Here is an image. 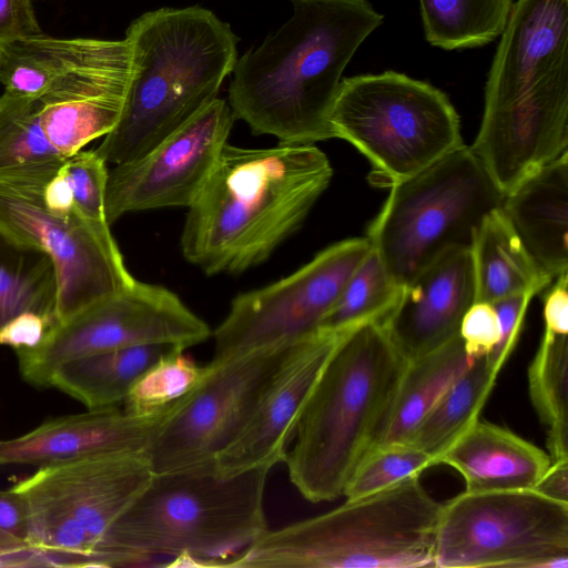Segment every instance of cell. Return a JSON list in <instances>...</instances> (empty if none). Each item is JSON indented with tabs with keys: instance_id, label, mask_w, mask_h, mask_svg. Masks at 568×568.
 <instances>
[{
	"instance_id": "1",
	"label": "cell",
	"mask_w": 568,
	"mask_h": 568,
	"mask_svg": "<svg viewBox=\"0 0 568 568\" xmlns=\"http://www.w3.org/2000/svg\"><path fill=\"white\" fill-rule=\"evenodd\" d=\"M293 13L239 58L229 87L234 119L284 144L333 139L342 73L383 22L367 0H290Z\"/></svg>"
},
{
	"instance_id": "2",
	"label": "cell",
	"mask_w": 568,
	"mask_h": 568,
	"mask_svg": "<svg viewBox=\"0 0 568 568\" xmlns=\"http://www.w3.org/2000/svg\"><path fill=\"white\" fill-rule=\"evenodd\" d=\"M332 175L327 156L314 144L227 142L187 207L183 256L207 275L263 263L301 227Z\"/></svg>"
},
{
	"instance_id": "3",
	"label": "cell",
	"mask_w": 568,
	"mask_h": 568,
	"mask_svg": "<svg viewBox=\"0 0 568 568\" xmlns=\"http://www.w3.org/2000/svg\"><path fill=\"white\" fill-rule=\"evenodd\" d=\"M124 39L131 72L123 109L95 149L114 165L142 156L216 99L237 60V36L200 6L148 11Z\"/></svg>"
},
{
	"instance_id": "4",
	"label": "cell",
	"mask_w": 568,
	"mask_h": 568,
	"mask_svg": "<svg viewBox=\"0 0 568 568\" xmlns=\"http://www.w3.org/2000/svg\"><path fill=\"white\" fill-rule=\"evenodd\" d=\"M271 469L153 474L108 532L100 567L139 566L160 555L174 558L169 566L224 567L268 530Z\"/></svg>"
},
{
	"instance_id": "5",
	"label": "cell",
	"mask_w": 568,
	"mask_h": 568,
	"mask_svg": "<svg viewBox=\"0 0 568 568\" xmlns=\"http://www.w3.org/2000/svg\"><path fill=\"white\" fill-rule=\"evenodd\" d=\"M407 363L381 322L342 335L305 403L284 460L303 498L323 503L343 496L386 418Z\"/></svg>"
},
{
	"instance_id": "6",
	"label": "cell",
	"mask_w": 568,
	"mask_h": 568,
	"mask_svg": "<svg viewBox=\"0 0 568 568\" xmlns=\"http://www.w3.org/2000/svg\"><path fill=\"white\" fill-rule=\"evenodd\" d=\"M419 477L267 530L224 567H434L442 503L425 489Z\"/></svg>"
},
{
	"instance_id": "7",
	"label": "cell",
	"mask_w": 568,
	"mask_h": 568,
	"mask_svg": "<svg viewBox=\"0 0 568 568\" xmlns=\"http://www.w3.org/2000/svg\"><path fill=\"white\" fill-rule=\"evenodd\" d=\"M504 197L470 146L463 145L392 184L366 237L404 286L444 254L471 248L483 220Z\"/></svg>"
},
{
	"instance_id": "8",
	"label": "cell",
	"mask_w": 568,
	"mask_h": 568,
	"mask_svg": "<svg viewBox=\"0 0 568 568\" xmlns=\"http://www.w3.org/2000/svg\"><path fill=\"white\" fill-rule=\"evenodd\" d=\"M153 476L144 450L40 467L12 488L27 507L28 541L50 567H100L113 524Z\"/></svg>"
},
{
	"instance_id": "9",
	"label": "cell",
	"mask_w": 568,
	"mask_h": 568,
	"mask_svg": "<svg viewBox=\"0 0 568 568\" xmlns=\"http://www.w3.org/2000/svg\"><path fill=\"white\" fill-rule=\"evenodd\" d=\"M329 125L361 151L388 185L464 145L448 97L427 82L386 71L342 79Z\"/></svg>"
},
{
	"instance_id": "10",
	"label": "cell",
	"mask_w": 568,
	"mask_h": 568,
	"mask_svg": "<svg viewBox=\"0 0 568 568\" xmlns=\"http://www.w3.org/2000/svg\"><path fill=\"white\" fill-rule=\"evenodd\" d=\"M63 163L0 175V232L50 257L59 322L135 281L109 224L93 222L77 209L69 215L47 209L43 189Z\"/></svg>"
},
{
	"instance_id": "11",
	"label": "cell",
	"mask_w": 568,
	"mask_h": 568,
	"mask_svg": "<svg viewBox=\"0 0 568 568\" xmlns=\"http://www.w3.org/2000/svg\"><path fill=\"white\" fill-rule=\"evenodd\" d=\"M434 567L568 568V503L535 489L465 490L442 503Z\"/></svg>"
},
{
	"instance_id": "12",
	"label": "cell",
	"mask_w": 568,
	"mask_h": 568,
	"mask_svg": "<svg viewBox=\"0 0 568 568\" xmlns=\"http://www.w3.org/2000/svg\"><path fill=\"white\" fill-rule=\"evenodd\" d=\"M303 342L204 365L196 387L176 405L144 450L153 474L214 471L219 455L241 435L262 396Z\"/></svg>"
},
{
	"instance_id": "13",
	"label": "cell",
	"mask_w": 568,
	"mask_h": 568,
	"mask_svg": "<svg viewBox=\"0 0 568 568\" xmlns=\"http://www.w3.org/2000/svg\"><path fill=\"white\" fill-rule=\"evenodd\" d=\"M211 335L210 326L175 293L135 280L55 324L38 346L14 352L21 377L32 386L50 387L54 371L75 358L140 345L186 349Z\"/></svg>"
},
{
	"instance_id": "14",
	"label": "cell",
	"mask_w": 568,
	"mask_h": 568,
	"mask_svg": "<svg viewBox=\"0 0 568 568\" xmlns=\"http://www.w3.org/2000/svg\"><path fill=\"white\" fill-rule=\"evenodd\" d=\"M367 237L335 243L291 275L237 295L212 333L211 361L303 342L321 331L347 281L371 251Z\"/></svg>"
},
{
	"instance_id": "15",
	"label": "cell",
	"mask_w": 568,
	"mask_h": 568,
	"mask_svg": "<svg viewBox=\"0 0 568 568\" xmlns=\"http://www.w3.org/2000/svg\"><path fill=\"white\" fill-rule=\"evenodd\" d=\"M234 115L214 99L142 156L109 171L105 216L163 207H189L227 143Z\"/></svg>"
},
{
	"instance_id": "16",
	"label": "cell",
	"mask_w": 568,
	"mask_h": 568,
	"mask_svg": "<svg viewBox=\"0 0 568 568\" xmlns=\"http://www.w3.org/2000/svg\"><path fill=\"white\" fill-rule=\"evenodd\" d=\"M125 39H87L77 59L39 98L45 136L63 156L106 135L118 123L129 84Z\"/></svg>"
},
{
	"instance_id": "17",
	"label": "cell",
	"mask_w": 568,
	"mask_h": 568,
	"mask_svg": "<svg viewBox=\"0 0 568 568\" xmlns=\"http://www.w3.org/2000/svg\"><path fill=\"white\" fill-rule=\"evenodd\" d=\"M568 146V67L530 93L484 111L470 146L504 194Z\"/></svg>"
},
{
	"instance_id": "18",
	"label": "cell",
	"mask_w": 568,
	"mask_h": 568,
	"mask_svg": "<svg viewBox=\"0 0 568 568\" xmlns=\"http://www.w3.org/2000/svg\"><path fill=\"white\" fill-rule=\"evenodd\" d=\"M344 333L321 329L296 348L262 396L241 435L216 458L217 476L230 477L284 463L305 403Z\"/></svg>"
},
{
	"instance_id": "19",
	"label": "cell",
	"mask_w": 568,
	"mask_h": 568,
	"mask_svg": "<svg viewBox=\"0 0 568 568\" xmlns=\"http://www.w3.org/2000/svg\"><path fill=\"white\" fill-rule=\"evenodd\" d=\"M475 301L471 250H454L404 285L397 303L379 322L408 362L458 336Z\"/></svg>"
},
{
	"instance_id": "20",
	"label": "cell",
	"mask_w": 568,
	"mask_h": 568,
	"mask_svg": "<svg viewBox=\"0 0 568 568\" xmlns=\"http://www.w3.org/2000/svg\"><path fill=\"white\" fill-rule=\"evenodd\" d=\"M500 36L484 111L530 93L568 67V0H517Z\"/></svg>"
},
{
	"instance_id": "21",
	"label": "cell",
	"mask_w": 568,
	"mask_h": 568,
	"mask_svg": "<svg viewBox=\"0 0 568 568\" xmlns=\"http://www.w3.org/2000/svg\"><path fill=\"white\" fill-rule=\"evenodd\" d=\"M176 405L138 416L118 406L48 419L18 437L0 439V467H47L87 457L145 450Z\"/></svg>"
},
{
	"instance_id": "22",
	"label": "cell",
	"mask_w": 568,
	"mask_h": 568,
	"mask_svg": "<svg viewBox=\"0 0 568 568\" xmlns=\"http://www.w3.org/2000/svg\"><path fill=\"white\" fill-rule=\"evenodd\" d=\"M500 209L544 273L568 271V152L505 194Z\"/></svg>"
},
{
	"instance_id": "23",
	"label": "cell",
	"mask_w": 568,
	"mask_h": 568,
	"mask_svg": "<svg viewBox=\"0 0 568 568\" xmlns=\"http://www.w3.org/2000/svg\"><path fill=\"white\" fill-rule=\"evenodd\" d=\"M550 464L535 444L479 418L437 460L464 478L467 491L534 489Z\"/></svg>"
},
{
	"instance_id": "24",
	"label": "cell",
	"mask_w": 568,
	"mask_h": 568,
	"mask_svg": "<svg viewBox=\"0 0 568 568\" xmlns=\"http://www.w3.org/2000/svg\"><path fill=\"white\" fill-rule=\"evenodd\" d=\"M470 363L459 335L408 361L390 408L369 450L393 444H407L425 415Z\"/></svg>"
},
{
	"instance_id": "25",
	"label": "cell",
	"mask_w": 568,
	"mask_h": 568,
	"mask_svg": "<svg viewBox=\"0 0 568 568\" xmlns=\"http://www.w3.org/2000/svg\"><path fill=\"white\" fill-rule=\"evenodd\" d=\"M470 250L475 302L493 303L519 293L536 295L552 281L529 255L500 207L485 216Z\"/></svg>"
},
{
	"instance_id": "26",
	"label": "cell",
	"mask_w": 568,
	"mask_h": 568,
	"mask_svg": "<svg viewBox=\"0 0 568 568\" xmlns=\"http://www.w3.org/2000/svg\"><path fill=\"white\" fill-rule=\"evenodd\" d=\"M176 347L140 345L75 358L54 371L50 387L63 392L88 409L114 407L124 403L134 382L152 363Z\"/></svg>"
},
{
	"instance_id": "27",
	"label": "cell",
	"mask_w": 568,
	"mask_h": 568,
	"mask_svg": "<svg viewBox=\"0 0 568 568\" xmlns=\"http://www.w3.org/2000/svg\"><path fill=\"white\" fill-rule=\"evenodd\" d=\"M497 377L486 356L474 358L425 415L407 444L426 453L436 466L439 456L479 418Z\"/></svg>"
},
{
	"instance_id": "28",
	"label": "cell",
	"mask_w": 568,
	"mask_h": 568,
	"mask_svg": "<svg viewBox=\"0 0 568 568\" xmlns=\"http://www.w3.org/2000/svg\"><path fill=\"white\" fill-rule=\"evenodd\" d=\"M527 379L551 462L568 459V334L544 332Z\"/></svg>"
},
{
	"instance_id": "29",
	"label": "cell",
	"mask_w": 568,
	"mask_h": 568,
	"mask_svg": "<svg viewBox=\"0 0 568 568\" xmlns=\"http://www.w3.org/2000/svg\"><path fill=\"white\" fill-rule=\"evenodd\" d=\"M57 290L50 257L0 232V328L28 311L58 318Z\"/></svg>"
},
{
	"instance_id": "30",
	"label": "cell",
	"mask_w": 568,
	"mask_h": 568,
	"mask_svg": "<svg viewBox=\"0 0 568 568\" xmlns=\"http://www.w3.org/2000/svg\"><path fill=\"white\" fill-rule=\"evenodd\" d=\"M425 38L445 50L484 45L504 30L513 0H419Z\"/></svg>"
},
{
	"instance_id": "31",
	"label": "cell",
	"mask_w": 568,
	"mask_h": 568,
	"mask_svg": "<svg viewBox=\"0 0 568 568\" xmlns=\"http://www.w3.org/2000/svg\"><path fill=\"white\" fill-rule=\"evenodd\" d=\"M65 159L44 134L39 99L4 90L0 95V175Z\"/></svg>"
},
{
	"instance_id": "32",
	"label": "cell",
	"mask_w": 568,
	"mask_h": 568,
	"mask_svg": "<svg viewBox=\"0 0 568 568\" xmlns=\"http://www.w3.org/2000/svg\"><path fill=\"white\" fill-rule=\"evenodd\" d=\"M402 288L371 247L326 315L321 329L344 333L369 322L382 321L397 303Z\"/></svg>"
},
{
	"instance_id": "33",
	"label": "cell",
	"mask_w": 568,
	"mask_h": 568,
	"mask_svg": "<svg viewBox=\"0 0 568 568\" xmlns=\"http://www.w3.org/2000/svg\"><path fill=\"white\" fill-rule=\"evenodd\" d=\"M204 366H199L184 348H173L152 363L134 382L124 409L152 416L172 409L199 384Z\"/></svg>"
},
{
	"instance_id": "34",
	"label": "cell",
	"mask_w": 568,
	"mask_h": 568,
	"mask_svg": "<svg viewBox=\"0 0 568 568\" xmlns=\"http://www.w3.org/2000/svg\"><path fill=\"white\" fill-rule=\"evenodd\" d=\"M434 462L410 444H393L371 449L353 470L343 493L346 499L361 498L433 467Z\"/></svg>"
},
{
	"instance_id": "35",
	"label": "cell",
	"mask_w": 568,
	"mask_h": 568,
	"mask_svg": "<svg viewBox=\"0 0 568 568\" xmlns=\"http://www.w3.org/2000/svg\"><path fill=\"white\" fill-rule=\"evenodd\" d=\"M106 164L95 150H80L68 156L63 163L73 191L75 209L87 219L102 224H109L105 216L109 178Z\"/></svg>"
},
{
	"instance_id": "36",
	"label": "cell",
	"mask_w": 568,
	"mask_h": 568,
	"mask_svg": "<svg viewBox=\"0 0 568 568\" xmlns=\"http://www.w3.org/2000/svg\"><path fill=\"white\" fill-rule=\"evenodd\" d=\"M30 547L23 499L12 488L0 490V567H24Z\"/></svg>"
},
{
	"instance_id": "37",
	"label": "cell",
	"mask_w": 568,
	"mask_h": 568,
	"mask_svg": "<svg viewBox=\"0 0 568 568\" xmlns=\"http://www.w3.org/2000/svg\"><path fill=\"white\" fill-rule=\"evenodd\" d=\"M534 296L532 293H519L491 303L499 320V337L486 357L498 375L517 345L526 311Z\"/></svg>"
},
{
	"instance_id": "38",
	"label": "cell",
	"mask_w": 568,
	"mask_h": 568,
	"mask_svg": "<svg viewBox=\"0 0 568 568\" xmlns=\"http://www.w3.org/2000/svg\"><path fill=\"white\" fill-rule=\"evenodd\" d=\"M459 337L470 361L487 356L499 337V320L494 305L475 302L462 320Z\"/></svg>"
},
{
	"instance_id": "39",
	"label": "cell",
	"mask_w": 568,
	"mask_h": 568,
	"mask_svg": "<svg viewBox=\"0 0 568 568\" xmlns=\"http://www.w3.org/2000/svg\"><path fill=\"white\" fill-rule=\"evenodd\" d=\"M59 323L54 316L37 312H23L0 328V345L14 351L30 349L38 346L47 333Z\"/></svg>"
},
{
	"instance_id": "40",
	"label": "cell",
	"mask_w": 568,
	"mask_h": 568,
	"mask_svg": "<svg viewBox=\"0 0 568 568\" xmlns=\"http://www.w3.org/2000/svg\"><path fill=\"white\" fill-rule=\"evenodd\" d=\"M41 34L32 0H0V45Z\"/></svg>"
},
{
	"instance_id": "41",
	"label": "cell",
	"mask_w": 568,
	"mask_h": 568,
	"mask_svg": "<svg viewBox=\"0 0 568 568\" xmlns=\"http://www.w3.org/2000/svg\"><path fill=\"white\" fill-rule=\"evenodd\" d=\"M555 280L544 297L545 331L568 334V272Z\"/></svg>"
},
{
	"instance_id": "42",
	"label": "cell",
	"mask_w": 568,
	"mask_h": 568,
	"mask_svg": "<svg viewBox=\"0 0 568 568\" xmlns=\"http://www.w3.org/2000/svg\"><path fill=\"white\" fill-rule=\"evenodd\" d=\"M43 202L48 210L58 215H69L75 210L73 191L63 165L47 182L43 189Z\"/></svg>"
},
{
	"instance_id": "43",
	"label": "cell",
	"mask_w": 568,
	"mask_h": 568,
	"mask_svg": "<svg viewBox=\"0 0 568 568\" xmlns=\"http://www.w3.org/2000/svg\"><path fill=\"white\" fill-rule=\"evenodd\" d=\"M534 489L546 497L568 503V459L551 462Z\"/></svg>"
},
{
	"instance_id": "44",
	"label": "cell",
	"mask_w": 568,
	"mask_h": 568,
	"mask_svg": "<svg viewBox=\"0 0 568 568\" xmlns=\"http://www.w3.org/2000/svg\"><path fill=\"white\" fill-rule=\"evenodd\" d=\"M0 51H1V49H0Z\"/></svg>"
}]
</instances>
